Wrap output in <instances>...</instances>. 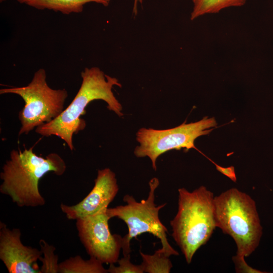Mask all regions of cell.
Returning a JSON list of instances; mask_svg holds the SVG:
<instances>
[{"label":"cell","instance_id":"6da1fadb","mask_svg":"<svg viewBox=\"0 0 273 273\" xmlns=\"http://www.w3.org/2000/svg\"><path fill=\"white\" fill-rule=\"evenodd\" d=\"M66 167L64 159L56 153L43 157L36 155L32 148L14 149L0 173V192L10 197L18 207L43 206L46 201L39 192L40 179L49 172L62 175Z\"/></svg>","mask_w":273,"mask_h":273},{"label":"cell","instance_id":"ba28073f","mask_svg":"<svg viewBox=\"0 0 273 273\" xmlns=\"http://www.w3.org/2000/svg\"><path fill=\"white\" fill-rule=\"evenodd\" d=\"M107 209L76 219V226L79 239L89 256L103 264H110L117 262L119 259L123 237L111 233L108 223L110 218Z\"/></svg>","mask_w":273,"mask_h":273},{"label":"cell","instance_id":"2e32d148","mask_svg":"<svg viewBox=\"0 0 273 273\" xmlns=\"http://www.w3.org/2000/svg\"><path fill=\"white\" fill-rule=\"evenodd\" d=\"M118 266H115L114 263L110 264L107 269L110 273H143L144 272L143 265H135L130 262V254L120 259H118Z\"/></svg>","mask_w":273,"mask_h":273},{"label":"cell","instance_id":"9a60e30c","mask_svg":"<svg viewBox=\"0 0 273 273\" xmlns=\"http://www.w3.org/2000/svg\"><path fill=\"white\" fill-rule=\"evenodd\" d=\"M42 256L39 260L42 262L40 268L41 273H57L59 272L58 256L55 254L56 248L52 245H49L43 239H40L39 242Z\"/></svg>","mask_w":273,"mask_h":273},{"label":"cell","instance_id":"277c9868","mask_svg":"<svg viewBox=\"0 0 273 273\" xmlns=\"http://www.w3.org/2000/svg\"><path fill=\"white\" fill-rule=\"evenodd\" d=\"M214 204L216 226L235 241L236 254L250 256L258 246L262 234L254 200L232 188L214 197Z\"/></svg>","mask_w":273,"mask_h":273},{"label":"cell","instance_id":"e0dca14e","mask_svg":"<svg viewBox=\"0 0 273 273\" xmlns=\"http://www.w3.org/2000/svg\"><path fill=\"white\" fill-rule=\"evenodd\" d=\"M236 272L238 273H262L261 271L249 266L245 260V257L236 254L233 257Z\"/></svg>","mask_w":273,"mask_h":273},{"label":"cell","instance_id":"4fadbf2b","mask_svg":"<svg viewBox=\"0 0 273 273\" xmlns=\"http://www.w3.org/2000/svg\"><path fill=\"white\" fill-rule=\"evenodd\" d=\"M246 0H195L191 14V19L207 14L216 13L220 10L230 7L243 6Z\"/></svg>","mask_w":273,"mask_h":273},{"label":"cell","instance_id":"7a4b0ae2","mask_svg":"<svg viewBox=\"0 0 273 273\" xmlns=\"http://www.w3.org/2000/svg\"><path fill=\"white\" fill-rule=\"evenodd\" d=\"M80 87L69 105L51 122L35 128V132L49 137L55 135L63 140L71 150L74 149L73 135L84 129L85 121L80 118L88 104L94 100H101L107 108L119 117L123 116L122 107L115 97L112 89L115 85L121 87L115 77H111L99 67L85 68L81 72Z\"/></svg>","mask_w":273,"mask_h":273},{"label":"cell","instance_id":"44dd1931","mask_svg":"<svg viewBox=\"0 0 273 273\" xmlns=\"http://www.w3.org/2000/svg\"><path fill=\"white\" fill-rule=\"evenodd\" d=\"M193 1V2H194L195 0H192Z\"/></svg>","mask_w":273,"mask_h":273},{"label":"cell","instance_id":"7c38bea8","mask_svg":"<svg viewBox=\"0 0 273 273\" xmlns=\"http://www.w3.org/2000/svg\"><path fill=\"white\" fill-rule=\"evenodd\" d=\"M103 263L97 259L90 257L84 260L80 255L70 257L59 263V273H107Z\"/></svg>","mask_w":273,"mask_h":273},{"label":"cell","instance_id":"5b68a950","mask_svg":"<svg viewBox=\"0 0 273 273\" xmlns=\"http://www.w3.org/2000/svg\"><path fill=\"white\" fill-rule=\"evenodd\" d=\"M149 185L150 190L146 199L138 202L132 196L126 194L123 198L125 205L107 209V213L110 219L116 217L122 220L127 226L128 233L123 237V255L130 254V241L133 238L148 233L160 240L161 251L169 256L178 255L179 253L170 245L167 238V230L159 217V211L165 206L166 203L160 205L155 203V192L159 181L157 178L154 177L150 180Z\"/></svg>","mask_w":273,"mask_h":273},{"label":"cell","instance_id":"30bf717a","mask_svg":"<svg viewBox=\"0 0 273 273\" xmlns=\"http://www.w3.org/2000/svg\"><path fill=\"white\" fill-rule=\"evenodd\" d=\"M118 191L115 173L109 168L99 169L94 186L87 195L74 205L61 203L60 208L70 220L92 216L108 208Z\"/></svg>","mask_w":273,"mask_h":273},{"label":"cell","instance_id":"9c48e42d","mask_svg":"<svg viewBox=\"0 0 273 273\" xmlns=\"http://www.w3.org/2000/svg\"><path fill=\"white\" fill-rule=\"evenodd\" d=\"M18 228L10 229L0 222V259L9 273H41L37 261L41 250L23 245Z\"/></svg>","mask_w":273,"mask_h":273},{"label":"cell","instance_id":"8992f818","mask_svg":"<svg viewBox=\"0 0 273 273\" xmlns=\"http://www.w3.org/2000/svg\"><path fill=\"white\" fill-rule=\"evenodd\" d=\"M7 94L18 95L25 103L18 114L21 125L19 136L28 134L56 118L64 110V103L68 96L65 89H54L49 86L46 72L42 68L34 73L27 85L0 89L1 95Z\"/></svg>","mask_w":273,"mask_h":273},{"label":"cell","instance_id":"8fae6325","mask_svg":"<svg viewBox=\"0 0 273 273\" xmlns=\"http://www.w3.org/2000/svg\"><path fill=\"white\" fill-rule=\"evenodd\" d=\"M91 2L107 7L110 0H25L23 4L38 10L48 9L68 15L82 12L83 6Z\"/></svg>","mask_w":273,"mask_h":273},{"label":"cell","instance_id":"ffe728a7","mask_svg":"<svg viewBox=\"0 0 273 273\" xmlns=\"http://www.w3.org/2000/svg\"><path fill=\"white\" fill-rule=\"evenodd\" d=\"M6 1V0H0V2L2 3V2H3L4 1ZM17 1L20 3L23 4L25 0H17Z\"/></svg>","mask_w":273,"mask_h":273},{"label":"cell","instance_id":"5bb4252c","mask_svg":"<svg viewBox=\"0 0 273 273\" xmlns=\"http://www.w3.org/2000/svg\"><path fill=\"white\" fill-rule=\"evenodd\" d=\"M142 258V265L144 272L169 273L172 267V264L169 256L161 251L160 249L152 254H146L140 251Z\"/></svg>","mask_w":273,"mask_h":273},{"label":"cell","instance_id":"52a82bcc","mask_svg":"<svg viewBox=\"0 0 273 273\" xmlns=\"http://www.w3.org/2000/svg\"><path fill=\"white\" fill-rule=\"evenodd\" d=\"M216 125L214 117L205 116L198 121L190 123L185 121L172 128H141L136 133V140L139 145L135 147L134 154L138 158L149 157L153 169L156 171L158 158L170 150L183 148L187 151L195 149L202 153L195 146V140L209 134L213 129L212 128Z\"/></svg>","mask_w":273,"mask_h":273},{"label":"cell","instance_id":"d6986e66","mask_svg":"<svg viewBox=\"0 0 273 273\" xmlns=\"http://www.w3.org/2000/svg\"><path fill=\"white\" fill-rule=\"evenodd\" d=\"M142 3V0H134L133 7L132 9V13L134 15H136L138 13V4Z\"/></svg>","mask_w":273,"mask_h":273},{"label":"cell","instance_id":"ac0fdd59","mask_svg":"<svg viewBox=\"0 0 273 273\" xmlns=\"http://www.w3.org/2000/svg\"><path fill=\"white\" fill-rule=\"evenodd\" d=\"M206 157L215 165L216 169L219 172L230 178L233 181L236 182L237 177L235 173V168L233 166L228 167H223L217 164L207 157Z\"/></svg>","mask_w":273,"mask_h":273},{"label":"cell","instance_id":"3957f363","mask_svg":"<svg viewBox=\"0 0 273 273\" xmlns=\"http://www.w3.org/2000/svg\"><path fill=\"white\" fill-rule=\"evenodd\" d=\"M178 210L170 224L171 236L190 264L196 251L210 239L216 226L214 195L201 186L192 192L178 190Z\"/></svg>","mask_w":273,"mask_h":273}]
</instances>
